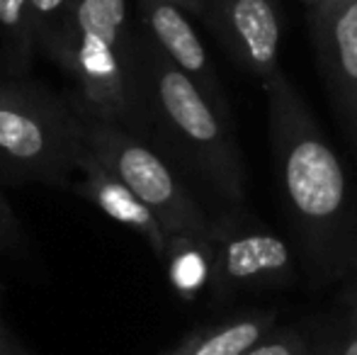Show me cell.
Returning a JSON list of instances; mask_svg holds the SVG:
<instances>
[{
    "mask_svg": "<svg viewBox=\"0 0 357 355\" xmlns=\"http://www.w3.org/2000/svg\"><path fill=\"white\" fill-rule=\"evenodd\" d=\"M263 88L282 207L306 273L316 285L348 278L357 268V217L343 163L282 71Z\"/></svg>",
    "mask_w": 357,
    "mask_h": 355,
    "instance_id": "cell-1",
    "label": "cell"
},
{
    "mask_svg": "<svg viewBox=\"0 0 357 355\" xmlns=\"http://www.w3.org/2000/svg\"><path fill=\"white\" fill-rule=\"evenodd\" d=\"M134 134L199 180L224 207H243L245 166L234 127L146 32L137 47Z\"/></svg>",
    "mask_w": 357,
    "mask_h": 355,
    "instance_id": "cell-2",
    "label": "cell"
},
{
    "mask_svg": "<svg viewBox=\"0 0 357 355\" xmlns=\"http://www.w3.org/2000/svg\"><path fill=\"white\" fill-rule=\"evenodd\" d=\"M85 153L73 98L27 78L0 81V185H71Z\"/></svg>",
    "mask_w": 357,
    "mask_h": 355,
    "instance_id": "cell-3",
    "label": "cell"
},
{
    "mask_svg": "<svg viewBox=\"0 0 357 355\" xmlns=\"http://www.w3.org/2000/svg\"><path fill=\"white\" fill-rule=\"evenodd\" d=\"M137 47L127 0H71V20L56 66L75 83L83 112L137 129Z\"/></svg>",
    "mask_w": 357,
    "mask_h": 355,
    "instance_id": "cell-4",
    "label": "cell"
},
{
    "mask_svg": "<svg viewBox=\"0 0 357 355\" xmlns=\"http://www.w3.org/2000/svg\"><path fill=\"white\" fill-rule=\"evenodd\" d=\"M83 119L88 153L142 199L158 219L165 236H192L209 241L212 217L151 144L109 119L93 117L88 112H83Z\"/></svg>",
    "mask_w": 357,
    "mask_h": 355,
    "instance_id": "cell-5",
    "label": "cell"
},
{
    "mask_svg": "<svg viewBox=\"0 0 357 355\" xmlns=\"http://www.w3.org/2000/svg\"><path fill=\"white\" fill-rule=\"evenodd\" d=\"M209 294L216 304L243 292H265L294 285L296 261L282 236L248 217L243 207H226L212 219Z\"/></svg>",
    "mask_w": 357,
    "mask_h": 355,
    "instance_id": "cell-6",
    "label": "cell"
},
{
    "mask_svg": "<svg viewBox=\"0 0 357 355\" xmlns=\"http://www.w3.org/2000/svg\"><path fill=\"white\" fill-rule=\"evenodd\" d=\"M335 109L357 146V0H306Z\"/></svg>",
    "mask_w": 357,
    "mask_h": 355,
    "instance_id": "cell-7",
    "label": "cell"
},
{
    "mask_svg": "<svg viewBox=\"0 0 357 355\" xmlns=\"http://www.w3.org/2000/svg\"><path fill=\"white\" fill-rule=\"evenodd\" d=\"M202 17L243 71L260 81L280 71V17L270 0H204Z\"/></svg>",
    "mask_w": 357,
    "mask_h": 355,
    "instance_id": "cell-8",
    "label": "cell"
},
{
    "mask_svg": "<svg viewBox=\"0 0 357 355\" xmlns=\"http://www.w3.org/2000/svg\"><path fill=\"white\" fill-rule=\"evenodd\" d=\"M139 10L146 34L153 39L155 47L199 88L219 117L231 122L229 98L221 88L202 39L188 20V13L168 0H139Z\"/></svg>",
    "mask_w": 357,
    "mask_h": 355,
    "instance_id": "cell-9",
    "label": "cell"
},
{
    "mask_svg": "<svg viewBox=\"0 0 357 355\" xmlns=\"http://www.w3.org/2000/svg\"><path fill=\"white\" fill-rule=\"evenodd\" d=\"M73 190L90 204H95L102 214H107L109 219L137 232L158 258L163 256L168 236L160 229L158 219L122 180L100 166L90 153H85V161L80 166V180L73 185Z\"/></svg>",
    "mask_w": 357,
    "mask_h": 355,
    "instance_id": "cell-10",
    "label": "cell"
},
{
    "mask_svg": "<svg viewBox=\"0 0 357 355\" xmlns=\"http://www.w3.org/2000/svg\"><path fill=\"white\" fill-rule=\"evenodd\" d=\"M278 326L275 309H245L190 331L178 346L183 355H243Z\"/></svg>",
    "mask_w": 357,
    "mask_h": 355,
    "instance_id": "cell-11",
    "label": "cell"
},
{
    "mask_svg": "<svg viewBox=\"0 0 357 355\" xmlns=\"http://www.w3.org/2000/svg\"><path fill=\"white\" fill-rule=\"evenodd\" d=\"M160 261L165 263L168 280L173 289L183 299H195L204 292L209 285V266H212V253L209 241L192 236H168Z\"/></svg>",
    "mask_w": 357,
    "mask_h": 355,
    "instance_id": "cell-12",
    "label": "cell"
},
{
    "mask_svg": "<svg viewBox=\"0 0 357 355\" xmlns=\"http://www.w3.org/2000/svg\"><path fill=\"white\" fill-rule=\"evenodd\" d=\"M37 54L29 0H0V66L8 78H22Z\"/></svg>",
    "mask_w": 357,
    "mask_h": 355,
    "instance_id": "cell-13",
    "label": "cell"
},
{
    "mask_svg": "<svg viewBox=\"0 0 357 355\" xmlns=\"http://www.w3.org/2000/svg\"><path fill=\"white\" fill-rule=\"evenodd\" d=\"M29 17L37 52H44L54 63H59L68 34L71 0H29Z\"/></svg>",
    "mask_w": 357,
    "mask_h": 355,
    "instance_id": "cell-14",
    "label": "cell"
},
{
    "mask_svg": "<svg viewBox=\"0 0 357 355\" xmlns=\"http://www.w3.org/2000/svg\"><path fill=\"white\" fill-rule=\"evenodd\" d=\"M309 338L311 355H357V326L343 319L309 331Z\"/></svg>",
    "mask_w": 357,
    "mask_h": 355,
    "instance_id": "cell-15",
    "label": "cell"
},
{
    "mask_svg": "<svg viewBox=\"0 0 357 355\" xmlns=\"http://www.w3.org/2000/svg\"><path fill=\"white\" fill-rule=\"evenodd\" d=\"M243 355H311L309 331H301V328L294 326H284V328L275 326L268 336L260 338Z\"/></svg>",
    "mask_w": 357,
    "mask_h": 355,
    "instance_id": "cell-16",
    "label": "cell"
},
{
    "mask_svg": "<svg viewBox=\"0 0 357 355\" xmlns=\"http://www.w3.org/2000/svg\"><path fill=\"white\" fill-rule=\"evenodd\" d=\"M0 232L5 239V248H22V227H20L17 217L5 197L3 185H0Z\"/></svg>",
    "mask_w": 357,
    "mask_h": 355,
    "instance_id": "cell-17",
    "label": "cell"
},
{
    "mask_svg": "<svg viewBox=\"0 0 357 355\" xmlns=\"http://www.w3.org/2000/svg\"><path fill=\"white\" fill-rule=\"evenodd\" d=\"M348 285H345L343 294H340V309H343V322L357 326V268L348 275Z\"/></svg>",
    "mask_w": 357,
    "mask_h": 355,
    "instance_id": "cell-18",
    "label": "cell"
},
{
    "mask_svg": "<svg viewBox=\"0 0 357 355\" xmlns=\"http://www.w3.org/2000/svg\"><path fill=\"white\" fill-rule=\"evenodd\" d=\"M0 355H34L22 346V341L10 331L3 319H0Z\"/></svg>",
    "mask_w": 357,
    "mask_h": 355,
    "instance_id": "cell-19",
    "label": "cell"
},
{
    "mask_svg": "<svg viewBox=\"0 0 357 355\" xmlns=\"http://www.w3.org/2000/svg\"><path fill=\"white\" fill-rule=\"evenodd\" d=\"M168 3L178 5V8H183L185 13L199 15V17H202V13H204V0H168Z\"/></svg>",
    "mask_w": 357,
    "mask_h": 355,
    "instance_id": "cell-20",
    "label": "cell"
},
{
    "mask_svg": "<svg viewBox=\"0 0 357 355\" xmlns=\"http://www.w3.org/2000/svg\"><path fill=\"white\" fill-rule=\"evenodd\" d=\"M5 248V239H3V232H0V253ZM0 297H3V280H0Z\"/></svg>",
    "mask_w": 357,
    "mask_h": 355,
    "instance_id": "cell-21",
    "label": "cell"
},
{
    "mask_svg": "<svg viewBox=\"0 0 357 355\" xmlns=\"http://www.w3.org/2000/svg\"><path fill=\"white\" fill-rule=\"evenodd\" d=\"M168 355H183V353H180L178 348H175V351H173V353H168Z\"/></svg>",
    "mask_w": 357,
    "mask_h": 355,
    "instance_id": "cell-22",
    "label": "cell"
}]
</instances>
